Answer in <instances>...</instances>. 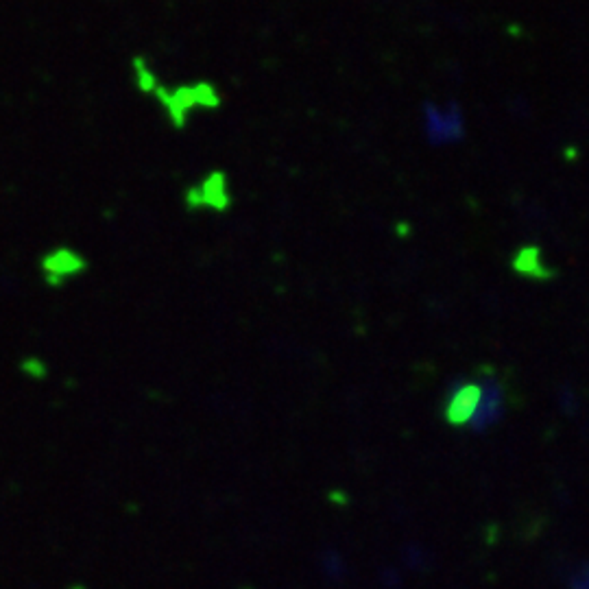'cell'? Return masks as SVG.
<instances>
[{
    "label": "cell",
    "instance_id": "obj_1",
    "mask_svg": "<svg viewBox=\"0 0 589 589\" xmlns=\"http://www.w3.org/2000/svg\"><path fill=\"white\" fill-rule=\"evenodd\" d=\"M151 99L160 105V110L164 111V119L177 131L186 129L195 111H216L223 105L221 90L207 79L188 81V84L177 85H166L162 81Z\"/></svg>",
    "mask_w": 589,
    "mask_h": 589
},
{
    "label": "cell",
    "instance_id": "obj_2",
    "mask_svg": "<svg viewBox=\"0 0 589 589\" xmlns=\"http://www.w3.org/2000/svg\"><path fill=\"white\" fill-rule=\"evenodd\" d=\"M181 203H184V210L188 215H195V212H215V215H223V212L230 210L233 203L230 177L221 169L207 171L195 184L186 188Z\"/></svg>",
    "mask_w": 589,
    "mask_h": 589
},
{
    "label": "cell",
    "instance_id": "obj_3",
    "mask_svg": "<svg viewBox=\"0 0 589 589\" xmlns=\"http://www.w3.org/2000/svg\"><path fill=\"white\" fill-rule=\"evenodd\" d=\"M40 271L48 286H64L66 282L88 271V260L73 247H53L40 260Z\"/></svg>",
    "mask_w": 589,
    "mask_h": 589
},
{
    "label": "cell",
    "instance_id": "obj_4",
    "mask_svg": "<svg viewBox=\"0 0 589 589\" xmlns=\"http://www.w3.org/2000/svg\"><path fill=\"white\" fill-rule=\"evenodd\" d=\"M482 398L480 382H471V380H463L456 387L448 391L445 398V421L450 426H470L471 419L476 418Z\"/></svg>",
    "mask_w": 589,
    "mask_h": 589
},
{
    "label": "cell",
    "instance_id": "obj_5",
    "mask_svg": "<svg viewBox=\"0 0 589 589\" xmlns=\"http://www.w3.org/2000/svg\"><path fill=\"white\" fill-rule=\"evenodd\" d=\"M480 387L482 398L479 410H476V418L471 419V424L467 426V428L476 430V433L485 430L487 426L496 424L497 418L502 415V410H505V391H502L500 382H497L496 378L487 375V378L480 380Z\"/></svg>",
    "mask_w": 589,
    "mask_h": 589
},
{
    "label": "cell",
    "instance_id": "obj_6",
    "mask_svg": "<svg viewBox=\"0 0 589 589\" xmlns=\"http://www.w3.org/2000/svg\"><path fill=\"white\" fill-rule=\"evenodd\" d=\"M129 66H131V75H134L136 90L145 96H154V92L162 84L160 75H157V70L154 68V62H151L146 55H134Z\"/></svg>",
    "mask_w": 589,
    "mask_h": 589
},
{
    "label": "cell",
    "instance_id": "obj_7",
    "mask_svg": "<svg viewBox=\"0 0 589 589\" xmlns=\"http://www.w3.org/2000/svg\"><path fill=\"white\" fill-rule=\"evenodd\" d=\"M570 589H589V566H583L581 570L574 574Z\"/></svg>",
    "mask_w": 589,
    "mask_h": 589
}]
</instances>
